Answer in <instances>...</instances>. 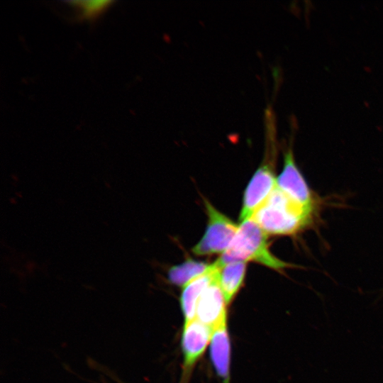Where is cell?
I'll return each instance as SVG.
<instances>
[{
  "mask_svg": "<svg viewBox=\"0 0 383 383\" xmlns=\"http://www.w3.org/2000/svg\"><path fill=\"white\" fill-rule=\"evenodd\" d=\"M213 267V263L187 259L168 270L167 279L172 284L184 287L191 281L208 272Z\"/></svg>",
  "mask_w": 383,
  "mask_h": 383,
  "instance_id": "obj_11",
  "label": "cell"
},
{
  "mask_svg": "<svg viewBox=\"0 0 383 383\" xmlns=\"http://www.w3.org/2000/svg\"><path fill=\"white\" fill-rule=\"evenodd\" d=\"M208 224L201 240L192 248L197 255L223 254L231 245L238 230V225L204 199Z\"/></svg>",
  "mask_w": 383,
  "mask_h": 383,
  "instance_id": "obj_4",
  "label": "cell"
},
{
  "mask_svg": "<svg viewBox=\"0 0 383 383\" xmlns=\"http://www.w3.org/2000/svg\"><path fill=\"white\" fill-rule=\"evenodd\" d=\"M265 152L261 165L250 180L243 196L240 221L250 218L276 187L274 170L275 128L273 121L265 122Z\"/></svg>",
  "mask_w": 383,
  "mask_h": 383,
  "instance_id": "obj_3",
  "label": "cell"
},
{
  "mask_svg": "<svg viewBox=\"0 0 383 383\" xmlns=\"http://www.w3.org/2000/svg\"><path fill=\"white\" fill-rule=\"evenodd\" d=\"M213 330L196 318L184 323L182 335L183 374L187 379L196 362L210 343Z\"/></svg>",
  "mask_w": 383,
  "mask_h": 383,
  "instance_id": "obj_5",
  "label": "cell"
},
{
  "mask_svg": "<svg viewBox=\"0 0 383 383\" xmlns=\"http://www.w3.org/2000/svg\"><path fill=\"white\" fill-rule=\"evenodd\" d=\"M276 186L301 205L313 209L311 191L295 163L291 149L284 152V167L277 177Z\"/></svg>",
  "mask_w": 383,
  "mask_h": 383,
  "instance_id": "obj_6",
  "label": "cell"
},
{
  "mask_svg": "<svg viewBox=\"0 0 383 383\" xmlns=\"http://www.w3.org/2000/svg\"><path fill=\"white\" fill-rule=\"evenodd\" d=\"M267 235L252 218L241 221L231 245L214 264L221 267L233 262L252 261L276 271L290 267L289 263L271 252Z\"/></svg>",
  "mask_w": 383,
  "mask_h": 383,
  "instance_id": "obj_2",
  "label": "cell"
},
{
  "mask_svg": "<svg viewBox=\"0 0 383 383\" xmlns=\"http://www.w3.org/2000/svg\"><path fill=\"white\" fill-rule=\"evenodd\" d=\"M217 274L218 270L211 283L200 296L196 309V318L213 331L227 322V304Z\"/></svg>",
  "mask_w": 383,
  "mask_h": 383,
  "instance_id": "obj_7",
  "label": "cell"
},
{
  "mask_svg": "<svg viewBox=\"0 0 383 383\" xmlns=\"http://www.w3.org/2000/svg\"><path fill=\"white\" fill-rule=\"evenodd\" d=\"M213 264V268L206 274L194 279L183 287L181 294V308L184 316V323L196 318V309L198 300L214 279L218 267Z\"/></svg>",
  "mask_w": 383,
  "mask_h": 383,
  "instance_id": "obj_9",
  "label": "cell"
},
{
  "mask_svg": "<svg viewBox=\"0 0 383 383\" xmlns=\"http://www.w3.org/2000/svg\"><path fill=\"white\" fill-rule=\"evenodd\" d=\"M313 209L301 205L277 186L251 217L267 235H293L306 226Z\"/></svg>",
  "mask_w": 383,
  "mask_h": 383,
  "instance_id": "obj_1",
  "label": "cell"
},
{
  "mask_svg": "<svg viewBox=\"0 0 383 383\" xmlns=\"http://www.w3.org/2000/svg\"><path fill=\"white\" fill-rule=\"evenodd\" d=\"M231 345L227 322L216 328L210 342L211 360L223 383L230 382Z\"/></svg>",
  "mask_w": 383,
  "mask_h": 383,
  "instance_id": "obj_8",
  "label": "cell"
},
{
  "mask_svg": "<svg viewBox=\"0 0 383 383\" xmlns=\"http://www.w3.org/2000/svg\"><path fill=\"white\" fill-rule=\"evenodd\" d=\"M78 16L83 19L91 20L101 15L113 3L109 0L70 1Z\"/></svg>",
  "mask_w": 383,
  "mask_h": 383,
  "instance_id": "obj_12",
  "label": "cell"
},
{
  "mask_svg": "<svg viewBox=\"0 0 383 383\" xmlns=\"http://www.w3.org/2000/svg\"><path fill=\"white\" fill-rule=\"evenodd\" d=\"M247 262L239 261L228 263L218 269V282L226 304H229L243 285Z\"/></svg>",
  "mask_w": 383,
  "mask_h": 383,
  "instance_id": "obj_10",
  "label": "cell"
}]
</instances>
